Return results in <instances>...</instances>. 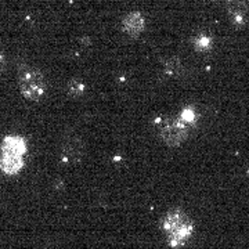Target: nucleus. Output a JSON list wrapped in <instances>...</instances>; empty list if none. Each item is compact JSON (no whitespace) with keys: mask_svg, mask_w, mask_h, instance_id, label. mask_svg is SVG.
Listing matches in <instances>:
<instances>
[{"mask_svg":"<svg viewBox=\"0 0 249 249\" xmlns=\"http://www.w3.org/2000/svg\"><path fill=\"white\" fill-rule=\"evenodd\" d=\"M162 231L166 235L168 244L173 248H180L191 238L194 232L193 220L181 209H172L162 219Z\"/></svg>","mask_w":249,"mask_h":249,"instance_id":"f257e3e1","label":"nucleus"},{"mask_svg":"<svg viewBox=\"0 0 249 249\" xmlns=\"http://www.w3.org/2000/svg\"><path fill=\"white\" fill-rule=\"evenodd\" d=\"M18 86L21 94L29 101H39L46 93V80L43 73L29 65L19 67Z\"/></svg>","mask_w":249,"mask_h":249,"instance_id":"f03ea898","label":"nucleus"},{"mask_svg":"<svg viewBox=\"0 0 249 249\" xmlns=\"http://www.w3.org/2000/svg\"><path fill=\"white\" fill-rule=\"evenodd\" d=\"M154 126L160 140L168 147H180L186 142L190 133L188 126L183 124L178 118H172V116L158 118L154 122Z\"/></svg>","mask_w":249,"mask_h":249,"instance_id":"7ed1b4c3","label":"nucleus"},{"mask_svg":"<svg viewBox=\"0 0 249 249\" xmlns=\"http://www.w3.org/2000/svg\"><path fill=\"white\" fill-rule=\"evenodd\" d=\"M83 142L78 136L70 134L64 139L61 144V158L67 163H78L83 157Z\"/></svg>","mask_w":249,"mask_h":249,"instance_id":"20e7f679","label":"nucleus"},{"mask_svg":"<svg viewBox=\"0 0 249 249\" xmlns=\"http://www.w3.org/2000/svg\"><path fill=\"white\" fill-rule=\"evenodd\" d=\"M1 155L22 157L27 152V142L21 136H7L1 142Z\"/></svg>","mask_w":249,"mask_h":249,"instance_id":"39448f33","label":"nucleus"},{"mask_svg":"<svg viewBox=\"0 0 249 249\" xmlns=\"http://www.w3.org/2000/svg\"><path fill=\"white\" fill-rule=\"evenodd\" d=\"M144 28H145V19L142 17V13H139V11L127 14L122 21L124 32L132 37H137L144 31Z\"/></svg>","mask_w":249,"mask_h":249,"instance_id":"423d86ee","label":"nucleus"},{"mask_svg":"<svg viewBox=\"0 0 249 249\" xmlns=\"http://www.w3.org/2000/svg\"><path fill=\"white\" fill-rule=\"evenodd\" d=\"M227 9L235 25L244 27L247 24L248 0H227Z\"/></svg>","mask_w":249,"mask_h":249,"instance_id":"0eeeda50","label":"nucleus"},{"mask_svg":"<svg viewBox=\"0 0 249 249\" xmlns=\"http://www.w3.org/2000/svg\"><path fill=\"white\" fill-rule=\"evenodd\" d=\"M24 168V158L22 157H10V155H1L0 157V170L4 175H17L19 170Z\"/></svg>","mask_w":249,"mask_h":249,"instance_id":"6e6552de","label":"nucleus"},{"mask_svg":"<svg viewBox=\"0 0 249 249\" xmlns=\"http://www.w3.org/2000/svg\"><path fill=\"white\" fill-rule=\"evenodd\" d=\"M67 93L71 97H80L85 93V83L80 79L73 78L67 83Z\"/></svg>","mask_w":249,"mask_h":249,"instance_id":"1a4fd4ad","label":"nucleus"},{"mask_svg":"<svg viewBox=\"0 0 249 249\" xmlns=\"http://www.w3.org/2000/svg\"><path fill=\"white\" fill-rule=\"evenodd\" d=\"M178 119L186 124V126H188V124H196V121H198V114L191 107H187L181 111Z\"/></svg>","mask_w":249,"mask_h":249,"instance_id":"9d476101","label":"nucleus"},{"mask_svg":"<svg viewBox=\"0 0 249 249\" xmlns=\"http://www.w3.org/2000/svg\"><path fill=\"white\" fill-rule=\"evenodd\" d=\"M194 45H196V50H199V52L209 50L212 47V37L208 35H198L194 40Z\"/></svg>","mask_w":249,"mask_h":249,"instance_id":"9b49d317","label":"nucleus"},{"mask_svg":"<svg viewBox=\"0 0 249 249\" xmlns=\"http://www.w3.org/2000/svg\"><path fill=\"white\" fill-rule=\"evenodd\" d=\"M180 70H181V65H180L178 60L166 61V64H165V72L168 75H170V76H176Z\"/></svg>","mask_w":249,"mask_h":249,"instance_id":"f8f14e48","label":"nucleus"},{"mask_svg":"<svg viewBox=\"0 0 249 249\" xmlns=\"http://www.w3.org/2000/svg\"><path fill=\"white\" fill-rule=\"evenodd\" d=\"M6 68V61H4V57L0 54V71H3Z\"/></svg>","mask_w":249,"mask_h":249,"instance_id":"ddd939ff","label":"nucleus"}]
</instances>
